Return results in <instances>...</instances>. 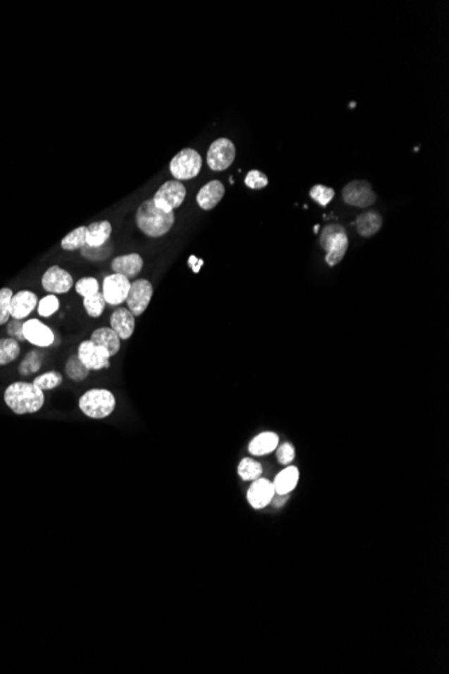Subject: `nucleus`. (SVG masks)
<instances>
[{
    "mask_svg": "<svg viewBox=\"0 0 449 674\" xmlns=\"http://www.w3.org/2000/svg\"><path fill=\"white\" fill-rule=\"evenodd\" d=\"M3 399L15 415H32L44 408L46 397L44 390L32 383L18 381L6 387Z\"/></svg>",
    "mask_w": 449,
    "mask_h": 674,
    "instance_id": "1",
    "label": "nucleus"
},
{
    "mask_svg": "<svg viewBox=\"0 0 449 674\" xmlns=\"http://www.w3.org/2000/svg\"><path fill=\"white\" fill-rule=\"evenodd\" d=\"M174 212L159 209L152 198L143 202L136 212V225L148 237H161L174 227Z\"/></svg>",
    "mask_w": 449,
    "mask_h": 674,
    "instance_id": "2",
    "label": "nucleus"
},
{
    "mask_svg": "<svg viewBox=\"0 0 449 674\" xmlns=\"http://www.w3.org/2000/svg\"><path fill=\"white\" fill-rule=\"evenodd\" d=\"M80 411L90 419L102 420L111 416L116 409V397L108 389H89L78 400Z\"/></svg>",
    "mask_w": 449,
    "mask_h": 674,
    "instance_id": "3",
    "label": "nucleus"
},
{
    "mask_svg": "<svg viewBox=\"0 0 449 674\" xmlns=\"http://www.w3.org/2000/svg\"><path fill=\"white\" fill-rule=\"evenodd\" d=\"M320 246L327 252L326 263L330 267L338 265L346 256L348 249L346 229L339 224L324 227L320 233Z\"/></svg>",
    "mask_w": 449,
    "mask_h": 674,
    "instance_id": "4",
    "label": "nucleus"
},
{
    "mask_svg": "<svg viewBox=\"0 0 449 674\" xmlns=\"http://www.w3.org/2000/svg\"><path fill=\"white\" fill-rule=\"evenodd\" d=\"M202 170V157L192 148L179 151L170 162V171L176 181L195 178Z\"/></svg>",
    "mask_w": 449,
    "mask_h": 674,
    "instance_id": "5",
    "label": "nucleus"
},
{
    "mask_svg": "<svg viewBox=\"0 0 449 674\" xmlns=\"http://www.w3.org/2000/svg\"><path fill=\"white\" fill-rule=\"evenodd\" d=\"M235 145L228 138H219L213 142L207 151V164L213 171L229 169L235 159Z\"/></svg>",
    "mask_w": 449,
    "mask_h": 674,
    "instance_id": "6",
    "label": "nucleus"
},
{
    "mask_svg": "<svg viewBox=\"0 0 449 674\" xmlns=\"http://www.w3.org/2000/svg\"><path fill=\"white\" fill-rule=\"evenodd\" d=\"M186 198V187L179 181H168L159 187L155 193L152 201L166 212H174V209L179 207Z\"/></svg>",
    "mask_w": 449,
    "mask_h": 674,
    "instance_id": "7",
    "label": "nucleus"
},
{
    "mask_svg": "<svg viewBox=\"0 0 449 674\" xmlns=\"http://www.w3.org/2000/svg\"><path fill=\"white\" fill-rule=\"evenodd\" d=\"M78 359L92 372H100L104 369L111 368V356L109 353L100 346L93 344L90 339L81 342L77 351Z\"/></svg>",
    "mask_w": 449,
    "mask_h": 674,
    "instance_id": "8",
    "label": "nucleus"
},
{
    "mask_svg": "<svg viewBox=\"0 0 449 674\" xmlns=\"http://www.w3.org/2000/svg\"><path fill=\"white\" fill-rule=\"evenodd\" d=\"M343 201L355 207H370L377 201V195L367 181H352L343 188Z\"/></svg>",
    "mask_w": 449,
    "mask_h": 674,
    "instance_id": "9",
    "label": "nucleus"
},
{
    "mask_svg": "<svg viewBox=\"0 0 449 674\" xmlns=\"http://www.w3.org/2000/svg\"><path fill=\"white\" fill-rule=\"evenodd\" d=\"M152 295H154V287L148 280L145 279L135 280L133 283H130V294L125 301L128 310L135 316L143 315L149 301L152 299Z\"/></svg>",
    "mask_w": 449,
    "mask_h": 674,
    "instance_id": "10",
    "label": "nucleus"
},
{
    "mask_svg": "<svg viewBox=\"0 0 449 674\" xmlns=\"http://www.w3.org/2000/svg\"><path fill=\"white\" fill-rule=\"evenodd\" d=\"M130 282L128 277L112 273L104 279L102 283V295L104 299L111 306H120L127 301L130 294Z\"/></svg>",
    "mask_w": 449,
    "mask_h": 674,
    "instance_id": "11",
    "label": "nucleus"
},
{
    "mask_svg": "<svg viewBox=\"0 0 449 674\" xmlns=\"http://www.w3.org/2000/svg\"><path fill=\"white\" fill-rule=\"evenodd\" d=\"M74 286L73 276L68 271L59 268V265L50 267L42 276V287L44 291L53 295L66 294Z\"/></svg>",
    "mask_w": 449,
    "mask_h": 674,
    "instance_id": "12",
    "label": "nucleus"
},
{
    "mask_svg": "<svg viewBox=\"0 0 449 674\" xmlns=\"http://www.w3.org/2000/svg\"><path fill=\"white\" fill-rule=\"evenodd\" d=\"M23 335L29 344L49 347L54 344V332L39 319H29L23 323Z\"/></svg>",
    "mask_w": 449,
    "mask_h": 674,
    "instance_id": "13",
    "label": "nucleus"
},
{
    "mask_svg": "<svg viewBox=\"0 0 449 674\" xmlns=\"http://www.w3.org/2000/svg\"><path fill=\"white\" fill-rule=\"evenodd\" d=\"M273 495H275L273 483L269 482L268 479L259 478L247 490V498L249 503L252 505V507L264 509L265 506L269 505V503H272Z\"/></svg>",
    "mask_w": 449,
    "mask_h": 674,
    "instance_id": "14",
    "label": "nucleus"
},
{
    "mask_svg": "<svg viewBox=\"0 0 449 674\" xmlns=\"http://www.w3.org/2000/svg\"><path fill=\"white\" fill-rule=\"evenodd\" d=\"M135 315L125 307H118L111 315V329L116 332L121 341H127L135 331Z\"/></svg>",
    "mask_w": 449,
    "mask_h": 674,
    "instance_id": "15",
    "label": "nucleus"
},
{
    "mask_svg": "<svg viewBox=\"0 0 449 674\" xmlns=\"http://www.w3.org/2000/svg\"><path fill=\"white\" fill-rule=\"evenodd\" d=\"M38 298L31 291H19L11 299V318L23 320L37 308Z\"/></svg>",
    "mask_w": 449,
    "mask_h": 674,
    "instance_id": "16",
    "label": "nucleus"
},
{
    "mask_svg": "<svg viewBox=\"0 0 449 674\" xmlns=\"http://www.w3.org/2000/svg\"><path fill=\"white\" fill-rule=\"evenodd\" d=\"M143 258L139 253H130V255H123L117 256L112 260L111 268L115 273L123 275L128 279L136 277L143 270Z\"/></svg>",
    "mask_w": 449,
    "mask_h": 674,
    "instance_id": "17",
    "label": "nucleus"
},
{
    "mask_svg": "<svg viewBox=\"0 0 449 674\" xmlns=\"http://www.w3.org/2000/svg\"><path fill=\"white\" fill-rule=\"evenodd\" d=\"M225 195V186L217 179L210 181L197 194V202L203 210H211L217 206Z\"/></svg>",
    "mask_w": 449,
    "mask_h": 674,
    "instance_id": "18",
    "label": "nucleus"
},
{
    "mask_svg": "<svg viewBox=\"0 0 449 674\" xmlns=\"http://www.w3.org/2000/svg\"><path fill=\"white\" fill-rule=\"evenodd\" d=\"M90 341L102 349H105L111 357L116 356L121 347V339L118 338L115 331L111 327H100L93 331L90 335Z\"/></svg>",
    "mask_w": 449,
    "mask_h": 674,
    "instance_id": "19",
    "label": "nucleus"
},
{
    "mask_svg": "<svg viewBox=\"0 0 449 674\" xmlns=\"http://www.w3.org/2000/svg\"><path fill=\"white\" fill-rule=\"evenodd\" d=\"M112 234V225L109 221H97L87 227V246H102L106 244Z\"/></svg>",
    "mask_w": 449,
    "mask_h": 674,
    "instance_id": "20",
    "label": "nucleus"
},
{
    "mask_svg": "<svg viewBox=\"0 0 449 674\" xmlns=\"http://www.w3.org/2000/svg\"><path fill=\"white\" fill-rule=\"evenodd\" d=\"M382 222H383L382 217L378 212L369 210V212H364L362 215H358V218L355 221V228L362 237H371V236L377 234L378 231L381 230Z\"/></svg>",
    "mask_w": 449,
    "mask_h": 674,
    "instance_id": "21",
    "label": "nucleus"
},
{
    "mask_svg": "<svg viewBox=\"0 0 449 674\" xmlns=\"http://www.w3.org/2000/svg\"><path fill=\"white\" fill-rule=\"evenodd\" d=\"M278 445V436L275 432H262L249 443V452L254 457H262L275 451Z\"/></svg>",
    "mask_w": 449,
    "mask_h": 674,
    "instance_id": "22",
    "label": "nucleus"
},
{
    "mask_svg": "<svg viewBox=\"0 0 449 674\" xmlns=\"http://www.w3.org/2000/svg\"><path fill=\"white\" fill-rule=\"evenodd\" d=\"M297 482H299V470L293 466L287 467L276 476L275 482H273L275 493H277L278 495H287L296 488Z\"/></svg>",
    "mask_w": 449,
    "mask_h": 674,
    "instance_id": "23",
    "label": "nucleus"
},
{
    "mask_svg": "<svg viewBox=\"0 0 449 674\" xmlns=\"http://www.w3.org/2000/svg\"><path fill=\"white\" fill-rule=\"evenodd\" d=\"M65 374L74 383H82L89 377L90 371L81 362L78 356H70L65 365Z\"/></svg>",
    "mask_w": 449,
    "mask_h": 674,
    "instance_id": "24",
    "label": "nucleus"
},
{
    "mask_svg": "<svg viewBox=\"0 0 449 674\" xmlns=\"http://www.w3.org/2000/svg\"><path fill=\"white\" fill-rule=\"evenodd\" d=\"M87 245V227H80L72 230L68 236H65L61 241L62 249L72 252L75 249H81Z\"/></svg>",
    "mask_w": 449,
    "mask_h": 674,
    "instance_id": "25",
    "label": "nucleus"
},
{
    "mask_svg": "<svg viewBox=\"0 0 449 674\" xmlns=\"http://www.w3.org/2000/svg\"><path fill=\"white\" fill-rule=\"evenodd\" d=\"M20 354V344L13 338L0 339V366L14 362Z\"/></svg>",
    "mask_w": 449,
    "mask_h": 674,
    "instance_id": "26",
    "label": "nucleus"
},
{
    "mask_svg": "<svg viewBox=\"0 0 449 674\" xmlns=\"http://www.w3.org/2000/svg\"><path fill=\"white\" fill-rule=\"evenodd\" d=\"M42 368V356L37 350L29 351L25 359H22L19 365V374L20 375H31V374L38 373Z\"/></svg>",
    "mask_w": 449,
    "mask_h": 674,
    "instance_id": "27",
    "label": "nucleus"
},
{
    "mask_svg": "<svg viewBox=\"0 0 449 674\" xmlns=\"http://www.w3.org/2000/svg\"><path fill=\"white\" fill-rule=\"evenodd\" d=\"M80 251H81L82 258H87L89 261L97 263V261L106 260V258L112 255V252H113V245L111 244L109 241H108L106 244L102 245V246H97V248L85 245V246L81 248Z\"/></svg>",
    "mask_w": 449,
    "mask_h": 674,
    "instance_id": "28",
    "label": "nucleus"
},
{
    "mask_svg": "<svg viewBox=\"0 0 449 674\" xmlns=\"http://www.w3.org/2000/svg\"><path fill=\"white\" fill-rule=\"evenodd\" d=\"M262 467L260 463L252 458H244L238 464V475L244 481H256L261 478Z\"/></svg>",
    "mask_w": 449,
    "mask_h": 674,
    "instance_id": "29",
    "label": "nucleus"
},
{
    "mask_svg": "<svg viewBox=\"0 0 449 674\" xmlns=\"http://www.w3.org/2000/svg\"><path fill=\"white\" fill-rule=\"evenodd\" d=\"M62 381H63L62 374L56 372V371H50V372H47V373L41 374V375L35 377L34 381H32V384H34L35 387H39L41 390L46 392V390H51V389L59 387V385L62 384Z\"/></svg>",
    "mask_w": 449,
    "mask_h": 674,
    "instance_id": "30",
    "label": "nucleus"
},
{
    "mask_svg": "<svg viewBox=\"0 0 449 674\" xmlns=\"http://www.w3.org/2000/svg\"><path fill=\"white\" fill-rule=\"evenodd\" d=\"M105 306L106 301L104 299L102 292L84 298V308L90 318H100L105 310Z\"/></svg>",
    "mask_w": 449,
    "mask_h": 674,
    "instance_id": "31",
    "label": "nucleus"
},
{
    "mask_svg": "<svg viewBox=\"0 0 449 674\" xmlns=\"http://www.w3.org/2000/svg\"><path fill=\"white\" fill-rule=\"evenodd\" d=\"M14 292L11 288H1L0 289V326L8 323L11 318V299Z\"/></svg>",
    "mask_w": 449,
    "mask_h": 674,
    "instance_id": "32",
    "label": "nucleus"
},
{
    "mask_svg": "<svg viewBox=\"0 0 449 674\" xmlns=\"http://www.w3.org/2000/svg\"><path fill=\"white\" fill-rule=\"evenodd\" d=\"M309 195L315 202H318L320 206H327L330 202L333 201L335 197V191L333 187L324 186V185H315L309 190Z\"/></svg>",
    "mask_w": 449,
    "mask_h": 674,
    "instance_id": "33",
    "label": "nucleus"
},
{
    "mask_svg": "<svg viewBox=\"0 0 449 674\" xmlns=\"http://www.w3.org/2000/svg\"><path fill=\"white\" fill-rule=\"evenodd\" d=\"M75 291L82 298L100 292V283L94 277H82L75 283Z\"/></svg>",
    "mask_w": 449,
    "mask_h": 674,
    "instance_id": "34",
    "label": "nucleus"
},
{
    "mask_svg": "<svg viewBox=\"0 0 449 674\" xmlns=\"http://www.w3.org/2000/svg\"><path fill=\"white\" fill-rule=\"evenodd\" d=\"M37 310H38L39 316H44V318H50V316L54 315L59 310V298L56 295L44 296V299L38 301Z\"/></svg>",
    "mask_w": 449,
    "mask_h": 674,
    "instance_id": "35",
    "label": "nucleus"
},
{
    "mask_svg": "<svg viewBox=\"0 0 449 674\" xmlns=\"http://www.w3.org/2000/svg\"><path fill=\"white\" fill-rule=\"evenodd\" d=\"M268 176L260 170H250L245 176V185L253 190H260L268 186Z\"/></svg>",
    "mask_w": 449,
    "mask_h": 674,
    "instance_id": "36",
    "label": "nucleus"
},
{
    "mask_svg": "<svg viewBox=\"0 0 449 674\" xmlns=\"http://www.w3.org/2000/svg\"><path fill=\"white\" fill-rule=\"evenodd\" d=\"M7 334H8L10 338L18 341L19 344L26 341V339H25V335H23V323H22V320L11 319V322H8V325H7Z\"/></svg>",
    "mask_w": 449,
    "mask_h": 674,
    "instance_id": "37",
    "label": "nucleus"
},
{
    "mask_svg": "<svg viewBox=\"0 0 449 674\" xmlns=\"http://www.w3.org/2000/svg\"><path fill=\"white\" fill-rule=\"evenodd\" d=\"M295 459V450L290 443L277 445V460L281 464H290L292 460Z\"/></svg>",
    "mask_w": 449,
    "mask_h": 674,
    "instance_id": "38",
    "label": "nucleus"
}]
</instances>
